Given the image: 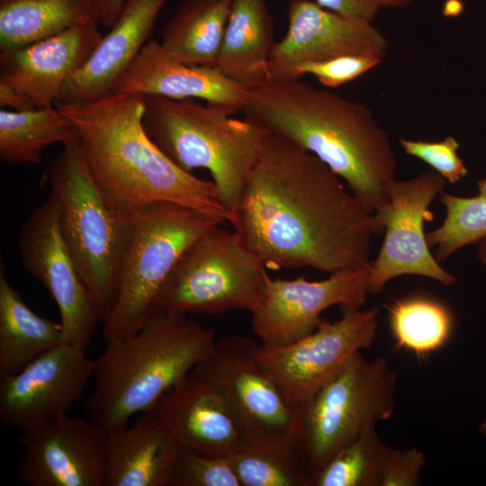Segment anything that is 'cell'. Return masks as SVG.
Wrapping results in <instances>:
<instances>
[{
    "mask_svg": "<svg viewBox=\"0 0 486 486\" xmlns=\"http://www.w3.org/2000/svg\"><path fill=\"white\" fill-rule=\"evenodd\" d=\"M269 269L328 274L369 265L374 213L311 152L269 134L230 222Z\"/></svg>",
    "mask_w": 486,
    "mask_h": 486,
    "instance_id": "cell-1",
    "label": "cell"
},
{
    "mask_svg": "<svg viewBox=\"0 0 486 486\" xmlns=\"http://www.w3.org/2000/svg\"><path fill=\"white\" fill-rule=\"evenodd\" d=\"M246 118L311 152L373 212L389 200L397 158L364 104L301 78L267 77L248 90Z\"/></svg>",
    "mask_w": 486,
    "mask_h": 486,
    "instance_id": "cell-2",
    "label": "cell"
},
{
    "mask_svg": "<svg viewBox=\"0 0 486 486\" xmlns=\"http://www.w3.org/2000/svg\"><path fill=\"white\" fill-rule=\"evenodd\" d=\"M145 99L112 93L55 106L70 121L94 180L123 209L133 213L153 203L173 202L230 222L232 213L212 181L181 169L148 137Z\"/></svg>",
    "mask_w": 486,
    "mask_h": 486,
    "instance_id": "cell-3",
    "label": "cell"
},
{
    "mask_svg": "<svg viewBox=\"0 0 486 486\" xmlns=\"http://www.w3.org/2000/svg\"><path fill=\"white\" fill-rule=\"evenodd\" d=\"M186 315L157 309L136 333L107 344L94 359L87 418L106 432L128 424L211 353L214 329Z\"/></svg>",
    "mask_w": 486,
    "mask_h": 486,
    "instance_id": "cell-4",
    "label": "cell"
},
{
    "mask_svg": "<svg viewBox=\"0 0 486 486\" xmlns=\"http://www.w3.org/2000/svg\"><path fill=\"white\" fill-rule=\"evenodd\" d=\"M48 178L63 239L104 323L116 302L132 212L96 183L76 133L63 145Z\"/></svg>",
    "mask_w": 486,
    "mask_h": 486,
    "instance_id": "cell-5",
    "label": "cell"
},
{
    "mask_svg": "<svg viewBox=\"0 0 486 486\" xmlns=\"http://www.w3.org/2000/svg\"><path fill=\"white\" fill-rule=\"evenodd\" d=\"M230 108L146 95L143 125L152 141L187 173L204 168L231 212L270 134L256 122L232 116ZM232 220V219H231Z\"/></svg>",
    "mask_w": 486,
    "mask_h": 486,
    "instance_id": "cell-6",
    "label": "cell"
},
{
    "mask_svg": "<svg viewBox=\"0 0 486 486\" xmlns=\"http://www.w3.org/2000/svg\"><path fill=\"white\" fill-rule=\"evenodd\" d=\"M114 306L104 321L112 343L140 330L157 310L170 272L186 248L220 220L186 206L157 202L132 213Z\"/></svg>",
    "mask_w": 486,
    "mask_h": 486,
    "instance_id": "cell-7",
    "label": "cell"
},
{
    "mask_svg": "<svg viewBox=\"0 0 486 486\" xmlns=\"http://www.w3.org/2000/svg\"><path fill=\"white\" fill-rule=\"evenodd\" d=\"M397 375L388 361L356 353L302 412L296 450L309 481L339 450L395 412Z\"/></svg>",
    "mask_w": 486,
    "mask_h": 486,
    "instance_id": "cell-8",
    "label": "cell"
},
{
    "mask_svg": "<svg viewBox=\"0 0 486 486\" xmlns=\"http://www.w3.org/2000/svg\"><path fill=\"white\" fill-rule=\"evenodd\" d=\"M219 223L191 243L161 290L158 308L180 313L252 312L262 302L266 266L235 230Z\"/></svg>",
    "mask_w": 486,
    "mask_h": 486,
    "instance_id": "cell-9",
    "label": "cell"
},
{
    "mask_svg": "<svg viewBox=\"0 0 486 486\" xmlns=\"http://www.w3.org/2000/svg\"><path fill=\"white\" fill-rule=\"evenodd\" d=\"M258 347L259 344L248 337H225L216 340L211 353L192 373L222 396L252 445L296 449L295 417L276 381L260 361Z\"/></svg>",
    "mask_w": 486,
    "mask_h": 486,
    "instance_id": "cell-10",
    "label": "cell"
},
{
    "mask_svg": "<svg viewBox=\"0 0 486 486\" xmlns=\"http://www.w3.org/2000/svg\"><path fill=\"white\" fill-rule=\"evenodd\" d=\"M379 309L343 310L339 320H321L302 338L257 355L279 385L296 422L318 391L356 353L369 348L376 337Z\"/></svg>",
    "mask_w": 486,
    "mask_h": 486,
    "instance_id": "cell-11",
    "label": "cell"
},
{
    "mask_svg": "<svg viewBox=\"0 0 486 486\" xmlns=\"http://www.w3.org/2000/svg\"><path fill=\"white\" fill-rule=\"evenodd\" d=\"M447 181L428 171L413 178L395 180L388 202L374 216L384 239L376 258L370 264L368 292L378 294L400 275H419L452 286L456 277L445 270L431 254L424 223L433 220L428 209Z\"/></svg>",
    "mask_w": 486,
    "mask_h": 486,
    "instance_id": "cell-12",
    "label": "cell"
},
{
    "mask_svg": "<svg viewBox=\"0 0 486 486\" xmlns=\"http://www.w3.org/2000/svg\"><path fill=\"white\" fill-rule=\"evenodd\" d=\"M17 244L23 266L57 303L64 343L86 351L102 320L63 239L54 196L31 212Z\"/></svg>",
    "mask_w": 486,
    "mask_h": 486,
    "instance_id": "cell-13",
    "label": "cell"
},
{
    "mask_svg": "<svg viewBox=\"0 0 486 486\" xmlns=\"http://www.w3.org/2000/svg\"><path fill=\"white\" fill-rule=\"evenodd\" d=\"M370 264L330 274L320 281L303 276L273 279L268 274L262 302L251 312L259 345L278 347L302 338L318 327L321 313L332 306L343 310L361 309L369 293Z\"/></svg>",
    "mask_w": 486,
    "mask_h": 486,
    "instance_id": "cell-14",
    "label": "cell"
},
{
    "mask_svg": "<svg viewBox=\"0 0 486 486\" xmlns=\"http://www.w3.org/2000/svg\"><path fill=\"white\" fill-rule=\"evenodd\" d=\"M99 26L95 19H85L55 35L1 51V106L30 110L54 105L102 40Z\"/></svg>",
    "mask_w": 486,
    "mask_h": 486,
    "instance_id": "cell-15",
    "label": "cell"
},
{
    "mask_svg": "<svg viewBox=\"0 0 486 486\" xmlns=\"http://www.w3.org/2000/svg\"><path fill=\"white\" fill-rule=\"evenodd\" d=\"M94 360L66 343L45 352L18 373L0 379V420L21 433L65 416L93 377Z\"/></svg>",
    "mask_w": 486,
    "mask_h": 486,
    "instance_id": "cell-16",
    "label": "cell"
},
{
    "mask_svg": "<svg viewBox=\"0 0 486 486\" xmlns=\"http://www.w3.org/2000/svg\"><path fill=\"white\" fill-rule=\"evenodd\" d=\"M106 437L89 418L68 415L21 433L24 452L15 478L31 486H105Z\"/></svg>",
    "mask_w": 486,
    "mask_h": 486,
    "instance_id": "cell-17",
    "label": "cell"
},
{
    "mask_svg": "<svg viewBox=\"0 0 486 486\" xmlns=\"http://www.w3.org/2000/svg\"><path fill=\"white\" fill-rule=\"evenodd\" d=\"M287 14L288 30L273 48L267 77L290 79L299 65L346 55L382 59L388 51V40L372 22L347 18L311 0H290Z\"/></svg>",
    "mask_w": 486,
    "mask_h": 486,
    "instance_id": "cell-18",
    "label": "cell"
},
{
    "mask_svg": "<svg viewBox=\"0 0 486 486\" xmlns=\"http://www.w3.org/2000/svg\"><path fill=\"white\" fill-rule=\"evenodd\" d=\"M184 450L229 458L251 445L243 426L222 396L192 372L148 410Z\"/></svg>",
    "mask_w": 486,
    "mask_h": 486,
    "instance_id": "cell-19",
    "label": "cell"
},
{
    "mask_svg": "<svg viewBox=\"0 0 486 486\" xmlns=\"http://www.w3.org/2000/svg\"><path fill=\"white\" fill-rule=\"evenodd\" d=\"M166 2L126 0L115 22L85 65L65 84L56 103L91 101L114 93L150 40Z\"/></svg>",
    "mask_w": 486,
    "mask_h": 486,
    "instance_id": "cell-20",
    "label": "cell"
},
{
    "mask_svg": "<svg viewBox=\"0 0 486 486\" xmlns=\"http://www.w3.org/2000/svg\"><path fill=\"white\" fill-rule=\"evenodd\" d=\"M114 93L160 95L173 100L199 98L236 112L245 107L248 90L216 67L185 64L168 56L150 39Z\"/></svg>",
    "mask_w": 486,
    "mask_h": 486,
    "instance_id": "cell-21",
    "label": "cell"
},
{
    "mask_svg": "<svg viewBox=\"0 0 486 486\" xmlns=\"http://www.w3.org/2000/svg\"><path fill=\"white\" fill-rule=\"evenodd\" d=\"M106 433L105 486H170L181 447L149 412Z\"/></svg>",
    "mask_w": 486,
    "mask_h": 486,
    "instance_id": "cell-22",
    "label": "cell"
},
{
    "mask_svg": "<svg viewBox=\"0 0 486 486\" xmlns=\"http://www.w3.org/2000/svg\"><path fill=\"white\" fill-rule=\"evenodd\" d=\"M267 0H231L214 67L248 90L267 78L274 41Z\"/></svg>",
    "mask_w": 486,
    "mask_h": 486,
    "instance_id": "cell-23",
    "label": "cell"
},
{
    "mask_svg": "<svg viewBox=\"0 0 486 486\" xmlns=\"http://www.w3.org/2000/svg\"><path fill=\"white\" fill-rule=\"evenodd\" d=\"M64 343L60 323L36 314L0 269V379Z\"/></svg>",
    "mask_w": 486,
    "mask_h": 486,
    "instance_id": "cell-24",
    "label": "cell"
},
{
    "mask_svg": "<svg viewBox=\"0 0 486 486\" xmlns=\"http://www.w3.org/2000/svg\"><path fill=\"white\" fill-rule=\"evenodd\" d=\"M231 0H184L161 32L162 49L185 64L214 67Z\"/></svg>",
    "mask_w": 486,
    "mask_h": 486,
    "instance_id": "cell-25",
    "label": "cell"
},
{
    "mask_svg": "<svg viewBox=\"0 0 486 486\" xmlns=\"http://www.w3.org/2000/svg\"><path fill=\"white\" fill-rule=\"evenodd\" d=\"M88 18L96 20L94 0H0V50L26 46Z\"/></svg>",
    "mask_w": 486,
    "mask_h": 486,
    "instance_id": "cell-26",
    "label": "cell"
},
{
    "mask_svg": "<svg viewBox=\"0 0 486 486\" xmlns=\"http://www.w3.org/2000/svg\"><path fill=\"white\" fill-rule=\"evenodd\" d=\"M75 134L70 121L54 105L0 111V159L9 165L40 164L48 147Z\"/></svg>",
    "mask_w": 486,
    "mask_h": 486,
    "instance_id": "cell-27",
    "label": "cell"
},
{
    "mask_svg": "<svg viewBox=\"0 0 486 486\" xmlns=\"http://www.w3.org/2000/svg\"><path fill=\"white\" fill-rule=\"evenodd\" d=\"M388 310L395 346L418 356L440 349L452 335L453 315L436 300L423 296L404 298L393 302Z\"/></svg>",
    "mask_w": 486,
    "mask_h": 486,
    "instance_id": "cell-28",
    "label": "cell"
},
{
    "mask_svg": "<svg viewBox=\"0 0 486 486\" xmlns=\"http://www.w3.org/2000/svg\"><path fill=\"white\" fill-rule=\"evenodd\" d=\"M389 446L376 428H370L335 454L310 479V486H380Z\"/></svg>",
    "mask_w": 486,
    "mask_h": 486,
    "instance_id": "cell-29",
    "label": "cell"
},
{
    "mask_svg": "<svg viewBox=\"0 0 486 486\" xmlns=\"http://www.w3.org/2000/svg\"><path fill=\"white\" fill-rule=\"evenodd\" d=\"M241 486H310L294 447L249 445L229 457Z\"/></svg>",
    "mask_w": 486,
    "mask_h": 486,
    "instance_id": "cell-30",
    "label": "cell"
},
{
    "mask_svg": "<svg viewBox=\"0 0 486 486\" xmlns=\"http://www.w3.org/2000/svg\"><path fill=\"white\" fill-rule=\"evenodd\" d=\"M439 200L446 209L443 223L426 233L429 247L440 263L462 248L486 237V197L457 196L442 191Z\"/></svg>",
    "mask_w": 486,
    "mask_h": 486,
    "instance_id": "cell-31",
    "label": "cell"
},
{
    "mask_svg": "<svg viewBox=\"0 0 486 486\" xmlns=\"http://www.w3.org/2000/svg\"><path fill=\"white\" fill-rule=\"evenodd\" d=\"M170 486H241L229 458L212 457L181 448Z\"/></svg>",
    "mask_w": 486,
    "mask_h": 486,
    "instance_id": "cell-32",
    "label": "cell"
},
{
    "mask_svg": "<svg viewBox=\"0 0 486 486\" xmlns=\"http://www.w3.org/2000/svg\"><path fill=\"white\" fill-rule=\"evenodd\" d=\"M400 143L405 153L429 165L448 183L455 184L468 174L466 166L457 153L459 143L453 136L440 141L400 139Z\"/></svg>",
    "mask_w": 486,
    "mask_h": 486,
    "instance_id": "cell-33",
    "label": "cell"
},
{
    "mask_svg": "<svg viewBox=\"0 0 486 486\" xmlns=\"http://www.w3.org/2000/svg\"><path fill=\"white\" fill-rule=\"evenodd\" d=\"M382 58L373 55H346L297 66L292 78L312 75L324 86L333 88L350 82L378 66ZM290 78V79H292Z\"/></svg>",
    "mask_w": 486,
    "mask_h": 486,
    "instance_id": "cell-34",
    "label": "cell"
},
{
    "mask_svg": "<svg viewBox=\"0 0 486 486\" xmlns=\"http://www.w3.org/2000/svg\"><path fill=\"white\" fill-rule=\"evenodd\" d=\"M426 465V456L419 449L389 446L382 464L380 486L420 485V473Z\"/></svg>",
    "mask_w": 486,
    "mask_h": 486,
    "instance_id": "cell-35",
    "label": "cell"
},
{
    "mask_svg": "<svg viewBox=\"0 0 486 486\" xmlns=\"http://www.w3.org/2000/svg\"><path fill=\"white\" fill-rule=\"evenodd\" d=\"M321 7L347 18L373 22L381 6L377 0H315Z\"/></svg>",
    "mask_w": 486,
    "mask_h": 486,
    "instance_id": "cell-36",
    "label": "cell"
},
{
    "mask_svg": "<svg viewBox=\"0 0 486 486\" xmlns=\"http://www.w3.org/2000/svg\"><path fill=\"white\" fill-rule=\"evenodd\" d=\"M96 20L109 30L118 18L126 0H94Z\"/></svg>",
    "mask_w": 486,
    "mask_h": 486,
    "instance_id": "cell-37",
    "label": "cell"
},
{
    "mask_svg": "<svg viewBox=\"0 0 486 486\" xmlns=\"http://www.w3.org/2000/svg\"><path fill=\"white\" fill-rule=\"evenodd\" d=\"M381 8H404L411 0H377Z\"/></svg>",
    "mask_w": 486,
    "mask_h": 486,
    "instance_id": "cell-38",
    "label": "cell"
},
{
    "mask_svg": "<svg viewBox=\"0 0 486 486\" xmlns=\"http://www.w3.org/2000/svg\"><path fill=\"white\" fill-rule=\"evenodd\" d=\"M475 257L478 261L486 265V237L480 240Z\"/></svg>",
    "mask_w": 486,
    "mask_h": 486,
    "instance_id": "cell-39",
    "label": "cell"
},
{
    "mask_svg": "<svg viewBox=\"0 0 486 486\" xmlns=\"http://www.w3.org/2000/svg\"><path fill=\"white\" fill-rule=\"evenodd\" d=\"M445 10H446V14L448 11H451L453 12L452 14H454V11L459 12V10H461V4L457 0H451L450 2L446 3V7L445 8Z\"/></svg>",
    "mask_w": 486,
    "mask_h": 486,
    "instance_id": "cell-40",
    "label": "cell"
},
{
    "mask_svg": "<svg viewBox=\"0 0 486 486\" xmlns=\"http://www.w3.org/2000/svg\"><path fill=\"white\" fill-rule=\"evenodd\" d=\"M479 194L486 197V176L478 182Z\"/></svg>",
    "mask_w": 486,
    "mask_h": 486,
    "instance_id": "cell-41",
    "label": "cell"
},
{
    "mask_svg": "<svg viewBox=\"0 0 486 486\" xmlns=\"http://www.w3.org/2000/svg\"><path fill=\"white\" fill-rule=\"evenodd\" d=\"M479 433L486 438V414L482 418L478 427Z\"/></svg>",
    "mask_w": 486,
    "mask_h": 486,
    "instance_id": "cell-42",
    "label": "cell"
}]
</instances>
